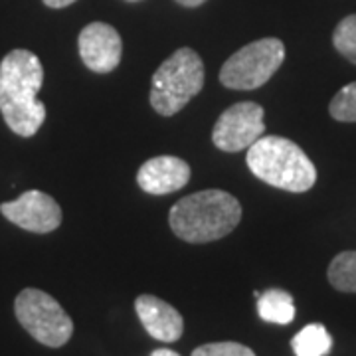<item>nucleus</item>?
Returning <instances> with one entry per match:
<instances>
[{
  "mask_svg": "<svg viewBox=\"0 0 356 356\" xmlns=\"http://www.w3.org/2000/svg\"><path fill=\"white\" fill-rule=\"evenodd\" d=\"M44 67L30 50L8 51L0 62V113L20 137H34L46 121V105L38 99Z\"/></svg>",
  "mask_w": 356,
  "mask_h": 356,
  "instance_id": "f257e3e1",
  "label": "nucleus"
},
{
  "mask_svg": "<svg viewBox=\"0 0 356 356\" xmlns=\"http://www.w3.org/2000/svg\"><path fill=\"white\" fill-rule=\"evenodd\" d=\"M242 220V204L229 192L202 191L178 200L168 214V224L182 242L206 243L234 232Z\"/></svg>",
  "mask_w": 356,
  "mask_h": 356,
  "instance_id": "f03ea898",
  "label": "nucleus"
},
{
  "mask_svg": "<svg viewBox=\"0 0 356 356\" xmlns=\"http://www.w3.org/2000/svg\"><path fill=\"white\" fill-rule=\"evenodd\" d=\"M248 168L259 180L287 192H307L317 182V168L305 151L285 137L267 135L248 149Z\"/></svg>",
  "mask_w": 356,
  "mask_h": 356,
  "instance_id": "7ed1b4c3",
  "label": "nucleus"
},
{
  "mask_svg": "<svg viewBox=\"0 0 356 356\" xmlns=\"http://www.w3.org/2000/svg\"><path fill=\"white\" fill-rule=\"evenodd\" d=\"M204 88L202 58L192 48H180L159 65L149 99L159 115L172 117Z\"/></svg>",
  "mask_w": 356,
  "mask_h": 356,
  "instance_id": "20e7f679",
  "label": "nucleus"
},
{
  "mask_svg": "<svg viewBox=\"0 0 356 356\" xmlns=\"http://www.w3.org/2000/svg\"><path fill=\"white\" fill-rule=\"evenodd\" d=\"M14 313L18 323L40 344L60 348L74 334V321L51 295L28 287L16 295Z\"/></svg>",
  "mask_w": 356,
  "mask_h": 356,
  "instance_id": "39448f33",
  "label": "nucleus"
},
{
  "mask_svg": "<svg viewBox=\"0 0 356 356\" xmlns=\"http://www.w3.org/2000/svg\"><path fill=\"white\" fill-rule=\"evenodd\" d=\"M285 60V46L277 38H261L243 46L229 56L220 70L222 86L229 89L261 88L277 72Z\"/></svg>",
  "mask_w": 356,
  "mask_h": 356,
  "instance_id": "423d86ee",
  "label": "nucleus"
},
{
  "mask_svg": "<svg viewBox=\"0 0 356 356\" xmlns=\"http://www.w3.org/2000/svg\"><path fill=\"white\" fill-rule=\"evenodd\" d=\"M264 107L242 102L228 107L212 129V143L224 153H240L264 137Z\"/></svg>",
  "mask_w": 356,
  "mask_h": 356,
  "instance_id": "0eeeda50",
  "label": "nucleus"
},
{
  "mask_svg": "<svg viewBox=\"0 0 356 356\" xmlns=\"http://www.w3.org/2000/svg\"><path fill=\"white\" fill-rule=\"evenodd\" d=\"M0 212L18 228L34 234H50L62 224V208L42 191L22 192L13 202L0 204Z\"/></svg>",
  "mask_w": 356,
  "mask_h": 356,
  "instance_id": "6e6552de",
  "label": "nucleus"
},
{
  "mask_svg": "<svg viewBox=\"0 0 356 356\" xmlns=\"http://www.w3.org/2000/svg\"><path fill=\"white\" fill-rule=\"evenodd\" d=\"M77 48L81 62L95 74H109L121 62L123 42L119 32L111 24L91 22L77 38Z\"/></svg>",
  "mask_w": 356,
  "mask_h": 356,
  "instance_id": "1a4fd4ad",
  "label": "nucleus"
},
{
  "mask_svg": "<svg viewBox=\"0 0 356 356\" xmlns=\"http://www.w3.org/2000/svg\"><path fill=\"white\" fill-rule=\"evenodd\" d=\"M191 166L186 161L163 154L143 163L137 172V184L147 194L163 196V194L182 191L191 180Z\"/></svg>",
  "mask_w": 356,
  "mask_h": 356,
  "instance_id": "9d476101",
  "label": "nucleus"
},
{
  "mask_svg": "<svg viewBox=\"0 0 356 356\" xmlns=\"http://www.w3.org/2000/svg\"><path fill=\"white\" fill-rule=\"evenodd\" d=\"M135 311L139 315L145 331L156 341L175 343L182 337L184 318L172 305L154 297V295H140L135 301Z\"/></svg>",
  "mask_w": 356,
  "mask_h": 356,
  "instance_id": "9b49d317",
  "label": "nucleus"
},
{
  "mask_svg": "<svg viewBox=\"0 0 356 356\" xmlns=\"http://www.w3.org/2000/svg\"><path fill=\"white\" fill-rule=\"evenodd\" d=\"M257 315L275 325H289L295 318V301L283 289H269L257 297Z\"/></svg>",
  "mask_w": 356,
  "mask_h": 356,
  "instance_id": "f8f14e48",
  "label": "nucleus"
},
{
  "mask_svg": "<svg viewBox=\"0 0 356 356\" xmlns=\"http://www.w3.org/2000/svg\"><path fill=\"white\" fill-rule=\"evenodd\" d=\"M291 346L297 356H325L331 350L332 339L323 325L313 323L293 337Z\"/></svg>",
  "mask_w": 356,
  "mask_h": 356,
  "instance_id": "ddd939ff",
  "label": "nucleus"
},
{
  "mask_svg": "<svg viewBox=\"0 0 356 356\" xmlns=\"http://www.w3.org/2000/svg\"><path fill=\"white\" fill-rule=\"evenodd\" d=\"M327 277L337 291L356 293V252H343L334 255Z\"/></svg>",
  "mask_w": 356,
  "mask_h": 356,
  "instance_id": "4468645a",
  "label": "nucleus"
},
{
  "mask_svg": "<svg viewBox=\"0 0 356 356\" xmlns=\"http://www.w3.org/2000/svg\"><path fill=\"white\" fill-rule=\"evenodd\" d=\"M332 44L341 56L356 65V14L346 16L337 24L332 32Z\"/></svg>",
  "mask_w": 356,
  "mask_h": 356,
  "instance_id": "2eb2a0df",
  "label": "nucleus"
},
{
  "mask_svg": "<svg viewBox=\"0 0 356 356\" xmlns=\"http://www.w3.org/2000/svg\"><path fill=\"white\" fill-rule=\"evenodd\" d=\"M329 113L332 119L341 123H356V81L344 86L329 105Z\"/></svg>",
  "mask_w": 356,
  "mask_h": 356,
  "instance_id": "dca6fc26",
  "label": "nucleus"
},
{
  "mask_svg": "<svg viewBox=\"0 0 356 356\" xmlns=\"http://www.w3.org/2000/svg\"><path fill=\"white\" fill-rule=\"evenodd\" d=\"M192 356H255V353L245 346V344L240 343H210L198 346Z\"/></svg>",
  "mask_w": 356,
  "mask_h": 356,
  "instance_id": "f3484780",
  "label": "nucleus"
},
{
  "mask_svg": "<svg viewBox=\"0 0 356 356\" xmlns=\"http://www.w3.org/2000/svg\"><path fill=\"white\" fill-rule=\"evenodd\" d=\"M76 0H44V4L48 6V8H65V6H70V4H74Z\"/></svg>",
  "mask_w": 356,
  "mask_h": 356,
  "instance_id": "a211bd4d",
  "label": "nucleus"
},
{
  "mask_svg": "<svg viewBox=\"0 0 356 356\" xmlns=\"http://www.w3.org/2000/svg\"><path fill=\"white\" fill-rule=\"evenodd\" d=\"M178 4H182V6H186V8H196V6H200L204 4L206 0H177Z\"/></svg>",
  "mask_w": 356,
  "mask_h": 356,
  "instance_id": "6ab92c4d",
  "label": "nucleus"
},
{
  "mask_svg": "<svg viewBox=\"0 0 356 356\" xmlns=\"http://www.w3.org/2000/svg\"><path fill=\"white\" fill-rule=\"evenodd\" d=\"M151 356H180V355L175 353V350H170V348H156Z\"/></svg>",
  "mask_w": 356,
  "mask_h": 356,
  "instance_id": "aec40b11",
  "label": "nucleus"
},
{
  "mask_svg": "<svg viewBox=\"0 0 356 356\" xmlns=\"http://www.w3.org/2000/svg\"><path fill=\"white\" fill-rule=\"evenodd\" d=\"M125 2H140V0H125Z\"/></svg>",
  "mask_w": 356,
  "mask_h": 356,
  "instance_id": "412c9836",
  "label": "nucleus"
}]
</instances>
